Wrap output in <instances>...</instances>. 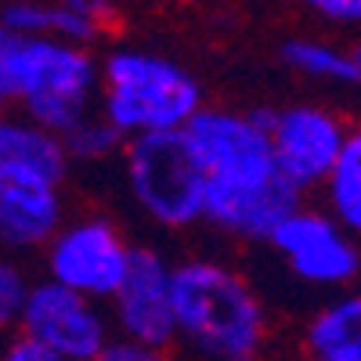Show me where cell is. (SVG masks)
<instances>
[{"label":"cell","instance_id":"1","mask_svg":"<svg viewBox=\"0 0 361 361\" xmlns=\"http://www.w3.org/2000/svg\"><path fill=\"white\" fill-rule=\"evenodd\" d=\"M206 180V224L231 238H264L300 209V192L286 180L264 112L206 105L185 130Z\"/></svg>","mask_w":361,"mask_h":361},{"label":"cell","instance_id":"2","mask_svg":"<svg viewBox=\"0 0 361 361\" xmlns=\"http://www.w3.org/2000/svg\"><path fill=\"white\" fill-rule=\"evenodd\" d=\"M177 343L202 361H264L271 318L253 282L224 260L177 264Z\"/></svg>","mask_w":361,"mask_h":361},{"label":"cell","instance_id":"3","mask_svg":"<svg viewBox=\"0 0 361 361\" xmlns=\"http://www.w3.org/2000/svg\"><path fill=\"white\" fill-rule=\"evenodd\" d=\"M0 94L25 119L69 134L98 112L102 66L87 47L54 37H0Z\"/></svg>","mask_w":361,"mask_h":361},{"label":"cell","instance_id":"4","mask_svg":"<svg viewBox=\"0 0 361 361\" xmlns=\"http://www.w3.org/2000/svg\"><path fill=\"white\" fill-rule=\"evenodd\" d=\"M202 109V83L173 58L141 47H119L105 54L98 112L127 141L188 130Z\"/></svg>","mask_w":361,"mask_h":361},{"label":"cell","instance_id":"5","mask_svg":"<svg viewBox=\"0 0 361 361\" xmlns=\"http://www.w3.org/2000/svg\"><path fill=\"white\" fill-rule=\"evenodd\" d=\"M123 180L134 206L152 224L166 231L206 224V180L185 130L127 141Z\"/></svg>","mask_w":361,"mask_h":361},{"label":"cell","instance_id":"6","mask_svg":"<svg viewBox=\"0 0 361 361\" xmlns=\"http://www.w3.org/2000/svg\"><path fill=\"white\" fill-rule=\"evenodd\" d=\"M134 253L137 246L116 221L102 214H87L66 221V228L51 238V246L44 250V275L73 293L109 304L123 286Z\"/></svg>","mask_w":361,"mask_h":361},{"label":"cell","instance_id":"7","mask_svg":"<svg viewBox=\"0 0 361 361\" xmlns=\"http://www.w3.org/2000/svg\"><path fill=\"white\" fill-rule=\"evenodd\" d=\"M18 336L51 350L62 361H102L105 347L116 336L112 314L98 300L73 293L51 279L33 286V296L18 318Z\"/></svg>","mask_w":361,"mask_h":361},{"label":"cell","instance_id":"8","mask_svg":"<svg viewBox=\"0 0 361 361\" xmlns=\"http://www.w3.org/2000/svg\"><path fill=\"white\" fill-rule=\"evenodd\" d=\"M271 250L300 282L314 289L343 293L361 275V243L329 209H293L271 235Z\"/></svg>","mask_w":361,"mask_h":361},{"label":"cell","instance_id":"9","mask_svg":"<svg viewBox=\"0 0 361 361\" xmlns=\"http://www.w3.org/2000/svg\"><path fill=\"white\" fill-rule=\"evenodd\" d=\"M267 119V134L275 145L279 166L286 180L296 192L307 188H325L329 173L340 163L350 127L336 112H329L311 102H296L275 112H264Z\"/></svg>","mask_w":361,"mask_h":361},{"label":"cell","instance_id":"10","mask_svg":"<svg viewBox=\"0 0 361 361\" xmlns=\"http://www.w3.org/2000/svg\"><path fill=\"white\" fill-rule=\"evenodd\" d=\"M177 264H170L159 250L137 246L134 264L127 271L119 293L109 300V314L119 336H130L152 347L177 343V296H173Z\"/></svg>","mask_w":361,"mask_h":361},{"label":"cell","instance_id":"11","mask_svg":"<svg viewBox=\"0 0 361 361\" xmlns=\"http://www.w3.org/2000/svg\"><path fill=\"white\" fill-rule=\"evenodd\" d=\"M66 228L62 185L37 173L0 170V238L8 250H47Z\"/></svg>","mask_w":361,"mask_h":361},{"label":"cell","instance_id":"12","mask_svg":"<svg viewBox=\"0 0 361 361\" xmlns=\"http://www.w3.org/2000/svg\"><path fill=\"white\" fill-rule=\"evenodd\" d=\"M112 18V0H11L0 25L11 37H54L87 47L109 33Z\"/></svg>","mask_w":361,"mask_h":361},{"label":"cell","instance_id":"13","mask_svg":"<svg viewBox=\"0 0 361 361\" xmlns=\"http://www.w3.org/2000/svg\"><path fill=\"white\" fill-rule=\"evenodd\" d=\"M69 163L73 156L62 134H54L25 116L0 123V170H22V173H37V177L66 185Z\"/></svg>","mask_w":361,"mask_h":361},{"label":"cell","instance_id":"14","mask_svg":"<svg viewBox=\"0 0 361 361\" xmlns=\"http://www.w3.org/2000/svg\"><path fill=\"white\" fill-rule=\"evenodd\" d=\"M304 354L318 361H361V289L333 293L307 318Z\"/></svg>","mask_w":361,"mask_h":361},{"label":"cell","instance_id":"15","mask_svg":"<svg viewBox=\"0 0 361 361\" xmlns=\"http://www.w3.org/2000/svg\"><path fill=\"white\" fill-rule=\"evenodd\" d=\"M282 62L296 73V76H307L314 83H361L357 76V62H354V51H343L333 40H322V37H289L279 47Z\"/></svg>","mask_w":361,"mask_h":361},{"label":"cell","instance_id":"16","mask_svg":"<svg viewBox=\"0 0 361 361\" xmlns=\"http://www.w3.org/2000/svg\"><path fill=\"white\" fill-rule=\"evenodd\" d=\"M322 192H325V209L361 243V123L350 127L347 148Z\"/></svg>","mask_w":361,"mask_h":361},{"label":"cell","instance_id":"17","mask_svg":"<svg viewBox=\"0 0 361 361\" xmlns=\"http://www.w3.org/2000/svg\"><path fill=\"white\" fill-rule=\"evenodd\" d=\"M66 148H69L73 163H105L109 156L123 152L127 137L119 134L102 112H94L90 119H83L76 130L66 134Z\"/></svg>","mask_w":361,"mask_h":361},{"label":"cell","instance_id":"18","mask_svg":"<svg viewBox=\"0 0 361 361\" xmlns=\"http://www.w3.org/2000/svg\"><path fill=\"white\" fill-rule=\"evenodd\" d=\"M33 286L37 282H29V275L15 260H4L0 267V322L4 325H18L29 296H33Z\"/></svg>","mask_w":361,"mask_h":361},{"label":"cell","instance_id":"19","mask_svg":"<svg viewBox=\"0 0 361 361\" xmlns=\"http://www.w3.org/2000/svg\"><path fill=\"white\" fill-rule=\"evenodd\" d=\"M296 4L329 25H340V29L361 25V0H296Z\"/></svg>","mask_w":361,"mask_h":361},{"label":"cell","instance_id":"20","mask_svg":"<svg viewBox=\"0 0 361 361\" xmlns=\"http://www.w3.org/2000/svg\"><path fill=\"white\" fill-rule=\"evenodd\" d=\"M102 361H166V350L163 347H152V343H141V340H130V336H112V343L105 347Z\"/></svg>","mask_w":361,"mask_h":361},{"label":"cell","instance_id":"21","mask_svg":"<svg viewBox=\"0 0 361 361\" xmlns=\"http://www.w3.org/2000/svg\"><path fill=\"white\" fill-rule=\"evenodd\" d=\"M4 361H62V357H54L51 350H44V347H37V343L15 336V340L8 343V350H4Z\"/></svg>","mask_w":361,"mask_h":361},{"label":"cell","instance_id":"22","mask_svg":"<svg viewBox=\"0 0 361 361\" xmlns=\"http://www.w3.org/2000/svg\"><path fill=\"white\" fill-rule=\"evenodd\" d=\"M354 62H357V76H361V44L354 47Z\"/></svg>","mask_w":361,"mask_h":361},{"label":"cell","instance_id":"23","mask_svg":"<svg viewBox=\"0 0 361 361\" xmlns=\"http://www.w3.org/2000/svg\"><path fill=\"white\" fill-rule=\"evenodd\" d=\"M304 361H318V357H304Z\"/></svg>","mask_w":361,"mask_h":361}]
</instances>
